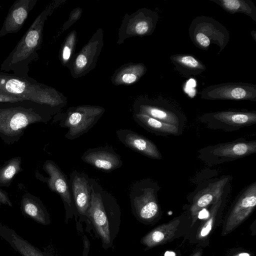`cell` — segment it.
Wrapping results in <instances>:
<instances>
[{"label":"cell","mask_w":256,"mask_h":256,"mask_svg":"<svg viewBox=\"0 0 256 256\" xmlns=\"http://www.w3.org/2000/svg\"><path fill=\"white\" fill-rule=\"evenodd\" d=\"M0 93L20 98L53 108L56 104L50 88L32 78H24L0 71Z\"/></svg>","instance_id":"obj_4"},{"label":"cell","mask_w":256,"mask_h":256,"mask_svg":"<svg viewBox=\"0 0 256 256\" xmlns=\"http://www.w3.org/2000/svg\"><path fill=\"white\" fill-rule=\"evenodd\" d=\"M226 12L234 14L240 12L250 16L256 22V7L250 0H210Z\"/></svg>","instance_id":"obj_22"},{"label":"cell","mask_w":256,"mask_h":256,"mask_svg":"<svg viewBox=\"0 0 256 256\" xmlns=\"http://www.w3.org/2000/svg\"><path fill=\"white\" fill-rule=\"evenodd\" d=\"M90 250V242L86 236H83V250L82 256H88Z\"/></svg>","instance_id":"obj_28"},{"label":"cell","mask_w":256,"mask_h":256,"mask_svg":"<svg viewBox=\"0 0 256 256\" xmlns=\"http://www.w3.org/2000/svg\"><path fill=\"white\" fill-rule=\"evenodd\" d=\"M256 206V182L243 189L236 198L228 219L226 229L232 230L252 212Z\"/></svg>","instance_id":"obj_15"},{"label":"cell","mask_w":256,"mask_h":256,"mask_svg":"<svg viewBox=\"0 0 256 256\" xmlns=\"http://www.w3.org/2000/svg\"><path fill=\"white\" fill-rule=\"evenodd\" d=\"M54 110L27 100L0 103V138L7 144L18 142L30 125L48 122L55 112Z\"/></svg>","instance_id":"obj_1"},{"label":"cell","mask_w":256,"mask_h":256,"mask_svg":"<svg viewBox=\"0 0 256 256\" xmlns=\"http://www.w3.org/2000/svg\"><path fill=\"white\" fill-rule=\"evenodd\" d=\"M50 12L46 9L35 19L13 50L0 65L1 72L28 78L29 65L38 57L44 20Z\"/></svg>","instance_id":"obj_3"},{"label":"cell","mask_w":256,"mask_h":256,"mask_svg":"<svg viewBox=\"0 0 256 256\" xmlns=\"http://www.w3.org/2000/svg\"><path fill=\"white\" fill-rule=\"evenodd\" d=\"M91 200L88 212V222L93 226L104 250L111 248L121 222L120 206L114 196L98 182L90 178Z\"/></svg>","instance_id":"obj_2"},{"label":"cell","mask_w":256,"mask_h":256,"mask_svg":"<svg viewBox=\"0 0 256 256\" xmlns=\"http://www.w3.org/2000/svg\"><path fill=\"white\" fill-rule=\"evenodd\" d=\"M116 133L118 140L126 146L150 158H162L157 146L146 138L128 129L116 130Z\"/></svg>","instance_id":"obj_18"},{"label":"cell","mask_w":256,"mask_h":256,"mask_svg":"<svg viewBox=\"0 0 256 256\" xmlns=\"http://www.w3.org/2000/svg\"><path fill=\"white\" fill-rule=\"evenodd\" d=\"M9 241L13 247L22 256H51L38 250L14 232H10Z\"/></svg>","instance_id":"obj_24"},{"label":"cell","mask_w":256,"mask_h":256,"mask_svg":"<svg viewBox=\"0 0 256 256\" xmlns=\"http://www.w3.org/2000/svg\"><path fill=\"white\" fill-rule=\"evenodd\" d=\"M22 170L21 157L16 156L5 162L0 166V187L10 186L14 176Z\"/></svg>","instance_id":"obj_23"},{"label":"cell","mask_w":256,"mask_h":256,"mask_svg":"<svg viewBox=\"0 0 256 256\" xmlns=\"http://www.w3.org/2000/svg\"><path fill=\"white\" fill-rule=\"evenodd\" d=\"M158 182L150 178L136 181L132 186L130 200L132 212L139 222H152L160 213L158 193L160 190Z\"/></svg>","instance_id":"obj_5"},{"label":"cell","mask_w":256,"mask_h":256,"mask_svg":"<svg viewBox=\"0 0 256 256\" xmlns=\"http://www.w3.org/2000/svg\"><path fill=\"white\" fill-rule=\"evenodd\" d=\"M70 56V50L68 46H65L62 50V58L64 60H68Z\"/></svg>","instance_id":"obj_30"},{"label":"cell","mask_w":256,"mask_h":256,"mask_svg":"<svg viewBox=\"0 0 256 256\" xmlns=\"http://www.w3.org/2000/svg\"><path fill=\"white\" fill-rule=\"evenodd\" d=\"M69 184L76 212L81 222H88V212L91 200L90 178L83 172L74 170L70 174Z\"/></svg>","instance_id":"obj_13"},{"label":"cell","mask_w":256,"mask_h":256,"mask_svg":"<svg viewBox=\"0 0 256 256\" xmlns=\"http://www.w3.org/2000/svg\"><path fill=\"white\" fill-rule=\"evenodd\" d=\"M76 63L78 68H84L87 63L86 57L84 55H79L76 58Z\"/></svg>","instance_id":"obj_29"},{"label":"cell","mask_w":256,"mask_h":256,"mask_svg":"<svg viewBox=\"0 0 256 256\" xmlns=\"http://www.w3.org/2000/svg\"><path fill=\"white\" fill-rule=\"evenodd\" d=\"M202 99L207 100H250L256 101V86L246 82H226L203 89Z\"/></svg>","instance_id":"obj_12"},{"label":"cell","mask_w":256,"mask_h":256,"mask_svg":"<svg viewBox=\"0 0 256 256\" xmlns=\"http://www.w3.org/2000/svg\"><path fill=\"white\" fill-rule=\"evenodd\" d=\"M82 160L104 172L114 171L122 165L120 156L109 146L89 148L81 156Z\"/></svg>","instance_id":"obj_16"},{"label":"cell","mask_w":256,"mask_h":256,"mask_svg":"<svg viewBox=\"0 0 256 256\" xmlns=\"http://www.w3.org/2000/svg\"><path fill=\"white\" fill-rule=\"evenodd\" d=\"M136 114L148 116L162 122L174 126L182 130L186 121L184 113L172 100L159 96L148 100L136 107Z\"/></svg>","instance_id":"obj_10"},{"label":"cell","mask_w":256,"mask_h":256,"mask_svg":"<svg viewBox=\"0 0 256 256\" xmlns=\"http://www.w3.org/2000/svg\"><path fill=\"white\" fill-rule=\"evenodd\" d=\"M232 179L230 175L223 176L206 182L204 186L198 187L193 195L190 207L192 214L196 215L202 209L217 201L228 189L230 188Z\"/></svg>","instance_id":"obj_14"},{"label":"cell","mask_w":256,"mask_h":256,"mask_svg":"<svg viewBox=\"0 0 256 256\" xmlns=\"http://www.w3.org/2000/svg\"><path fill=\"white\" fill-rule=\"evenodd\" d=\"M104 110L98 108L80 107L69 111L65 116L58 119L59 125L67 128L66 138L76 139L87 132L97 122Z\"/></svg>","instance_id":"obj_11"},{"label":"cell","mask_w":256,"mask_h":256,"mask_svg":"<svg viewBox=\"0 0 256 256\" xmlns=\"http://www.w3.org/2000/svg\"><path fill=\"white\" fill-rule=\"evenodd\" d=\"M25 100L20 98L0 93V103L14 102Z\"/></svg>","instance_id":"obj_25"},{"label":"cell","mask_w":256,"mask_h":256,"mask_svg":"<svg viewBox=\"0 0 256 256\" xmlns=\"http://www.w3.org/2000/svg\"><path fill=\"white\" fill-rule=\"evenodd\" d=\"M42 168L48 176L45 177L38 171H36V178L46 182L50 190L57 193L60 196L64 204L66 220H68L71 219L74 216L76 218V212L66 176L52 160H46L43 164Z\"/></svg>","instance_id":"obj_9"},{"label":"cell","mask_w":256,"mask_h":256,"mask_svg":"<svg viewBox=\"0 0 256 256\" xmlns=\"http://www.w3.org/2000/svg\"><path fill=\"white\" fill-rule=\"evenodd\" d=\"M20 204L23 212L34 220L44 225L50 223L48 214L39 198L26 193L22 196Z\"/></svg>","instance_id":"obj_21"},{"label":"cell","mask_w":256,"mask_h":256,"mask_svg":"<svg viewBox=\"0 0 256 256\" xmlns=\"http://www.w3.org/2000/svg\"><path fill=\"white\" fill-rule=\"evenodd\" d=\"M138 78L137 74L134 73H126L122 76V81L127 84H132L135 82Z\"/></svg>","instance_id":"obj_27"},{"label":"cell","mask_w":256,"mask_h":256,"mask_svg":"<svg viewBox=\"0 0 256 256\" xmlns=\"http://www.w3.org/2000/svg\"><path fill=\"white\" fill-rule=\"evenodd\" d=\"M199 121L212 130L230 132L256 123V111L227 110L205 113Z\"/></svg>","instance_id":"obj_8"},{"label":"cell","mask_w":256,"mask_h":256,"mask_svg":"<svg viewBox=\"0 0 256 256\" xmlns=\"http://www.w3.org/2000/svg\"><path fill=\"white\" fill-rule=\"evenodd\" d=\"M176 70L186 78L201 74L206 70V66L193 55L176 54L170 56Z\"/></svg>","instance_id":"obj_20"},{"label":"cell","mask_w":256,"mask_h":256,"mask_svg":"<svg viewBox=\"0 0 256 256\" xmlns=\"http://www.w3.org/2000/svg\"><path fill=\"white\" fill-rule=\"evenodd\" d=\"M133 118L146 130L158 136H179L182 132L174 126L164 123L146 114L134 113Z\"/></svg>","instance_id":"obj_19"},{"label":"cell","mask_w":256,"mask_h":256,"mask_svg":"<svg viewBox=\"0 0 256 256\" xmlns=\"http://www.w3.org/2000/svg\"><path fill=\"white\" fill-rule=\"evenodd\" d=\"M198 158L208 166H214L242 158L256 152V140L238 138L208 146L198 150Z\"/></svg>","instance_id":"obj_6"},{"label":"cell","mask_w":256,"mask_h":256,"mask_svg":"<svg viewBox=\"0 0 256 256\" xmlns=\"http://www.w3.org/2000/svg\"><path fill=\"white\" fill-rule=\"evenodd\" d=\"M164 256H176V254L172 251H167L164 253Z\"/></svg>","instance_id":"obj_31"},{"label":"cell","mask_w":256,"mask_h":256,"mask_svg":"<svg viewBox=\"0 0 256 256\" xmlns=\"http://www.w3.org/2000/svg\"><path fill=\"white\" fill-rule=\"evenodd\" d=\"M2 204L12 206L8 193L0 188V206Z\"/></svg>","instance_id":"obj_26"},{"label":"cell","mask_w":256,"mask_h":256,"mask_svg":"<svg viewBox=\"0 0 256 256\" xmlns=\"http://www.w3.org/2000/svg\"><path fill=\"white\" fill-rule=\"evenodd\" d=\"M238 256H250L248 253L243 252L239 254Z\"/></svg>","instance_id":"obj_32"},{"label":"cell","mask_w":256,"mask_h":256,"mask_svg":"<svg viewBox=\"0 0 256 256\" xmlns=\"http://www.w3.org/2000/svg\"><path fill=\"white\" fill-rule=\"evenodd\" d=\"M37 0H16L9 9L0 30V36L18 32L24 24Z\"/></svg>","instance_id":"obj_17"},{"label":"cell","mask_w":256,"mask_h":256,"mask_svg":"<svg viewBox=\"0 0 256 256\" xmlns=\"http://www.w3.org/2000/svg\"><path fill=\"white\" fill-rule=\"evenodd\" d=\"M188 30L194 44L202 50H207L212 43L220 48V52L229 40V33L226 28L210 17H196L192 20Z\"/></svg>","instance_id":"obj_7"}]
</instances>
